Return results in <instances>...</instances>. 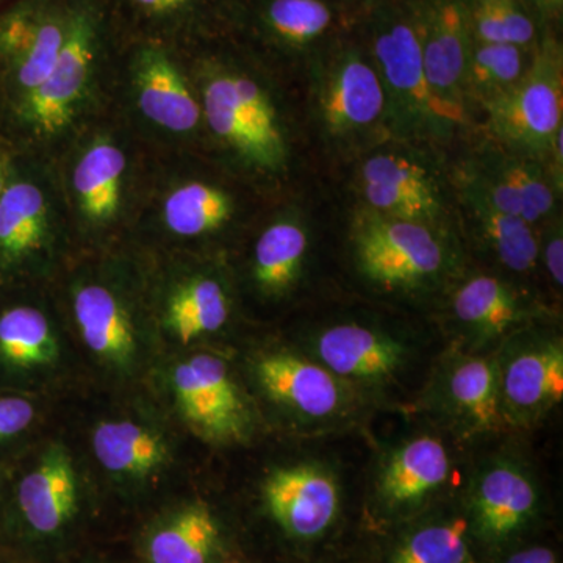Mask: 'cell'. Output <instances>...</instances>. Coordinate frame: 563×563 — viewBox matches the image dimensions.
<instances>
[{"label": "cell", "instance_id": "5bb4252c", "mask_svg": "<svg viewBox=\"0 0 563 563\" xmlns=\"http://www.w3.org/2000/svg\"><path fill=\"white\" fill-rule=\"evenodd\" d=\"M537 504L539 496L528 474L510 463H499L474 487V525L488 542H506L532 520Z\"/></svg>", "mask_w": 563, "mask_h": 563}, {"label": "cell", "instance_id": "d590c367", "mask_svg": "<svg viewBox=\"0 0 563 563\" xmlns=\"http://www.w3.org/2000/svg\"><path fill=\"white\" fill-rule=\"evenodd\" d=\"M49 7H16L0 18V58L13 66L31 47Z\"/></svg>", "mask_w": 563, "mask_h": 563}, {"label": "cell", "instance_id": "f546056e", "mask_svg": "<svg viewBox=\"0 0 563 563\" xmlns=\"http://www.w3.org/2000/svg\"><path fill=\"white\" fill-rule=\"evenodd\" d=\"M309 239L301 225L280 221L262 233L255 246V280L263 290L282 292L290 288L301 273Z\"/></svg>", "mask_w": 563, "mask_h": 563}, {"label": "cell", "instance_id": "8992f818", "mask_svg": "<svg viewBox=\"0 0 563 563\" xmlns=\"http://www.w3.org/2000/svg\"><path fill=\"white\" fill-rule=\"evenodd\" d=\"M174 398L185 421L217 442L242 440L250 417L228 366L214 355L199 354L174 368Z\"/></svg>", "mask_w": 563, "mask_h": 563}, {"label": "cell", "instance_id": "3957f363", "mask_svg": "<svg viewBox=\"0 0 563 563\" xmlns=\"http://www.w3.org/2000/svg\"><path fill=\"white\" fill-rule=\"evenodd\" d=\"M358 268L376 284L390 288L418 287L444 268V250L431 224L363 211L355 224Z\"/></svg>", "mask_w": 563, "mask_h": 563}, {"label": "cell", "instance_id": "1f68e13d", "mask_svg": "<svg viewBox=\"0 0 563 563\" xmlns=\"http://www.w3.org/2000/svg\"><path fill=\"white\" fill-rule=\"evenodd\" d=\"M232 201L220 188L211 185H181L163 207V218L169 231L180 236H198L221 228L231 218Z\"/></svg>", "mask_w": 563, "mask_h": 563}, {"label": "cell", "instance_id": "ba28073f", "mask_svg": "<svg viewBox=\"0 0 563 563\" xmlns=\"http://www.w3.org/2000/svg\"><path fill=\"white\" fill-rule=\"evenodd\" d=\"M426 76L437 98L466 111V68L473 47L465 0H418Z\"/></svg>", "mask_w": 563, "mask_h": 563}, {"label": "cell", "instance_id": "7a4b0ae2", "mask_svg": "<svg viewBox=\"0 0 563 563\" xmlns=\"http://www.w3.org/2000/svg\"><path fill=\"white\" fill-rule=\"evenodd\" d=\"M485 110L504 143L529 157L550 155L563 129L562 47L553 35L539 36L525 76Z\"/></svg>", "mask_w": 563, "mask_h": 563}, {"label": "cell", "instance_id": "e0dca14e", "mask_svg": "<svg viewBox=\"0 0 563 563\" xmlns=\"http://www.w3.org/2000/svg\"><path fill=\"white\" fill-rule=\"evenodd\" d=\"M450 455L440 440L420 437L404 444L385 465L380 476V498L390 507L421 503L442 487L450 476Z\"/></svg>", "mask_w": 563, "mask_h": 563}, {"label": "cell", "instance_id": "30bf717a", "mask_svg": "<svg viewBox=\"0 0 563 563\" xmlns=\"http://www.w3.org/2000/svg\"><path fill=\"white\" fill-rule=\"evenodd\" d=\"M79 481L65 448L54 444L18 487L22 525L41 542L63 536L79 515Z\"/></svg>", "mask_w": 563, "mask_h": 563}, {"label": "cell", "instance_id": "8fae6325", "mask_svg": "<svg viewBox=\"0 0 563 563\" xmlns=\"http://www.w3.org/2000/svg\"><path fill=\"white\" fill-rule=\"evenodd\" d=\"M362 191L369 210L385 217L432 224L443 213L432 177L404 155L377 154L363 163Z\"/></svg>", "mask_w": 563, "mask_h": 563}, {"label": "cell", "instance_id": "ab89813d", "mask_svg": "<svg viewBox=\"0 0 563 563\" xmlns=\"http://www.w3.org/2000/svg\"><path fill=\"white\" fill-rule=\"evenodd\" d=\"M523 2L532 11L536 20H540L543 24L562 20L563 0H523Z\"/></svg>", "mask_w": 563, "mask_h": 563}, {"label": "cell", "instance_id": "484cf974", "mask_svg": "<svg viewBox=\"0 0 563 563\" xmlns=\"http://www.w3.org/2000/svg\"><path fill=\"white\" fill-rule=\"evenodd\" d=\"M448 391L455 410L473 428L488 431L499 424L503 404L495 362L483 357L465 358L451 372Z\"/></svg>", "mask_w": 563, "mask_h": 563}, {"label": "cell", "instance_id": "9a60e30c", "mask_svg": "<svg viewBox=\"0 0 563 563\" xmlns=\"http://www.w3.org/2000/svg\"><path fill=\"white\" fill-rule=\"evenodd\" d=\"M317 354L335 376L383 380L401 368L406 347L373 329L340 324L321 333Z\"/></svg>", "mask_w": 563, "mask_h": 563}, {"label": "cell", "instance_id": "e575fe53", "mask_svg": "<svg viewBox=\"0 0 563 563\" xmlns=\"http://www.w3.org/2000/svg\"><path fill=\"white\" fill-rule=\"evenodd\" d=\"M66 33V14L57 10H47L41 22L40 31L24 55L14 63L18 84L31 92L49 77L58 55H60Z\"/></svg>", "mask_w": 563, "mask_h": 563}, {"label": "cell", "instance_id": "d6a6232c", "mask_svg": "<svg viewBox=\"0 0 563 563\" xmlns=\"http://www.w3.org/2000/svg\"><path fill=\"white\" fill-rule=\"evenodd\" d=\"M473 40L532 49L540 32L523 0H465Z\"/></svg>", "mask_w": 563, "mask_h": 563}, {"label": "cell", "instance_id": "cb8c5ba5", "mask_svg": "<svg viewBox=\"0 0 563 563\" xmlns=\"http://www.w3.org/2000/svg\"><path fill=\"white\" fill-rule=\"evenodd\" d=\"M453 306L455 317L483 339L503 335L526 317L517 292L490 276H477L463 284Z\"/></svg>", "mask_w": 563, "mask_h": 563}, {"label": "cell", "instance_id": "4fadbf2b", "mask_svg": "<svg viewBox=\"0 0 563 563\" xmlns=\"http://www.w3.org/2000/svg\"><path fill=\"white\" fill-rule=\"evenodd\" d=\"M255 376L269 398L303 417H332L344 404L339 376L288 352L262 355L255 362Z\"/></svg>", "mask_w": 563, "mask_h": 563}, {"label": "cell", "instance_id": "f35d334b", "mask_svg": "<svg viewBox=\"0 0 563 563\" xmlns=\"http://www.w3.org/2000/svg\"><path fill=\"white\" fill-rule=\"evenodd\" d=\"M544 262H547L548 272L553 279L555 287L562 288L563 285V236L562 225L559 224L551 232L544 247Z\"/></svg>", "mask_w": 563, "mask_h": 563}, {"label": "cell", "instance_id": "5b68a950", "mask_svg": "<svg viewBox=\"0 0 563 563\" xmlns=\"http://www.w3.org/2000/svg\"><path fill=\"white\" fill-rule=\"evenodd\" d=\"M211 131L262 168H279L285 141L276 110L257 81L240 74L214 76L203 92Z\"/></svg>", "mask_w": 563, "mask_h": 563}, {"label": "cell", "instance_id": "277c9868", "mask_svg": "<svg viewBox=\"0 0 563 563\" xmlns=\"http://www.w3.org/2000/svg\"><path fill=\"white\" fill-rule=\"evenodd\" d=\"M320 120L336 139L369 131L385 114L383 81L362 44L336 38L317 55Z\"/></svg>", "mask_w": 563, "mask_h": 563}, {"label": "cell", "instance_id": "d4e9b609", "mask_svg": "<svg viewBox=\"0 0 563 563\" xmlns=\"http://www.w3.org/2000/svg\"><path fill=\"white\" fill-rule=\"evenodd\" d=\"M124 169V154L107 141L95 144L77 163L74 188L81 209L90 220H109L117 213Z\"/></svg>", "mask_w": 563, "mask_h": 563}, {"label": "cell", "instance_id": "d6986e66", "mask_svg": "<svg viewBox=\"0 0 563 563\" xmlns=\"http://www.w3.org/2000/svg\"><path fill=\"white\" fill-rule=\"evenodd\" d=\"M74 317L84 342L102 361L129 368L136 355L135 333L120 301L101 285H85L74 295Z\"/></svg>", "mask_w": 563, "mask_h": 563}, {"label": "cell", "instance_id": "b9f144b4", "mask_svg": "<svg viewBox=\"0 0 563 563\" xmlns=\"http://www.w3.org/2000/svg\"><path fill=\"white\" fill-rule=\"evenodd\" d=\"M340 10L350 11V13L366 14L374 7L380 3L388 2V0H333Z\"/></svg>", "mask_w": 563, "mask_h": 563}, {"label": "cell", "instance_id": "603a6c76", "mask_svg": "<svg viewBox=\"0 0 563 563\" xmlns=\"http://www.w3.org/2000/svg\"><path fill=\"white\" fill-rule=\"evenodd\" d=\"M99 463L113 474L144 477L168 462L169 450L157 432L133 421H103L92 433Z\"/></svg>", "mask_w": 563, "mask_h": 563}, {"label": "cell", "instance_id": "9c48e42d", "mask_svg": "<svg viewBox=\"0 0 563 563\" xmlns=\"http://www.w3.org/2000/svg\"><path fill=\"white\" fill-rule=\"evenodd\" d=\"M266 509L295 539L322 536L339 514V485L318 466L298 465L274 472L263 484Z\"/></svg>", "mask_w": 563, "mask_h": 563}, {"label": "cell", "instance_id": "6da1fadb", "mask_svg": "<svg viewBox=\"0 0 563 563\" xmlns=\"http://www.w3.org/2000/svg\"><path fill=\"white\" fill-rule=\"evenodd\" d=\"M365 16L366 44L396 131L415 139H444L465 124L466 111L437 98L422 62L418 0H388Z\"/></svg>", "mask_w": 563, "mask_h": 563}, {"label": "cell", "instance_id": "ac0fdd59", "mask_svg": "<svg viewBox=\"0 0 563 563\" xmlns=\"http://www.w3.org/2000/svg\"><path fill=\"white\" fill-rule=\"evenodd\" d=\"M498 209L529 224L554 209L555 196L540 166L518 157H496L473 179Z\"/></svg>", "mask_w": 563, "mask_h": 563}, {"label": "cell", "instance_id": "44dd1931", "mask_svg": "<svg viewBox=\"0 0 563 563\" xmlns=\"http://www.w3.org/2000/svg\"><path fill=\"white\" fill-rule=\"evenodd\" d=\"M220 539V525L213 514L201 504H192L151 529L147 563H210Z\"/></svg>", "mask_w": 563, "mask_h": 563}, {"label": "cell", "instance_id": "4316f807", "mask_svg": "<svg viewBox=\"0 0 563 563\" xmlns=\"http://www.w3.org/2000/svg\"><path fill=\"white\" fill-rule=\"evenodd\" d=\"M229 318V299L217 280L187 282L174 292L166 309V328L180 343L220 331Z\"/></svg>", "mask_w": 563, "mask_h": 563}, {"label": "cell", "instance_id": "8d00e7d4", "mask_svg": "<svg viewBox=\"0 0 563 563\" xmlns=\"http://www.w3.org/2000/svg\"><path fill=\"white\" fill-rule=\"evenodd\" d=\"M35 418V409L27 399L0 398V442L18 435L32 424Z\"/></svg>", "mask_w": 563, "mask_h": 563}, {"label": "cell", "instance_id": "836d02e7", "mask_svg": "<svg viewBox=\"0 0 563 563\" xmlns=\"http://www.w3.org/2000/svg\"><path fill=\"white\" fill-rule=\"evenodd\" d=\"M466 531L462 518L426 526L396 548L391 563H472Z\"/></svg>", "mask_w": 563, "mask_h": 563}, {"label": "cell", "instance_id": "60d3db41", "mask_svg": "<svg viewBox=\"0 0 563 563\" xmlns=\"http://www.w3.org/2000/svg\"><path fill=\"white\" fill-rule=\"evenodd\" d=\"M506 563H559L553 550L544 547L528 548L514 554Z\"/></svg>", "mask_w": 563, "mask_h": 563}, {"label": "cell", "instance_id": "74e56055", "mask_svg": "<svg viewBox=\"0 0 563 563\" xmlns=\"http://www.w3.org/2000/svg\"><path fill=\"white\" fill-rule=\"evenodd\" d=\"M129 2L146 16L172 18L190 10L196 0H129Z\"/></svg>", "mask_w": 563, "mask_h": 563}, {"label": "cell", "instance_id": "2e32d148", "mask_svg": "<svg viewBox=\"0 0 563 563\" xmlns=\"http://www.w3.org/2000/svg\"><path fill=\"white\" fill-rule=\"evenodd\" d=\"M136 91L144 117L172 132H190L201 120V107L173 62L158 49L140 55Z\"/></svg>", "mask_w": 563, "mask_h": 563}, {"label": "cell", "instance_id": "83f0119b", "mask_svg": "<svg viewBox=\"0 0 563 563\" xmlns=\"http://www.w3.org/2000/svg\"><path fill=\"white\" fill-rule=\"evenodd\" d=\"M533 47L473 41L466 68V99H476L485 107L509 91L531 65Z\"/></svg>", "mask_w": 563, "mask_h": 563}, {"label": "cell", "instance_id": "7c38bea8", "mask_svg": "<svg viewBox=\"0 0 563 563\" xmlns=\"http://www.w3.org/2000/svg\"><path fill=\"white\" fill-rule=\"evenodd\" d=\"M503 409L532 422L563 399V347L558 340L529 344L498 366Z\"/></svg>", "mask_w": 563, "mask_h": 563}, {"label": "cell", "instance_id": "f1b7e54d", "mask_svg": "<svg viewBox=\"0 0 563 563\" xmlns=\"http://www.w3.org/2000/svg\"><path fill=\"white\" fill-rule=\"evenodd\" d=\"M46 201L29 181L0 192V251L10 258L38 250L46 233Z\"/></svg>", "mask_w": 563, "mask_h": 563}, {"label": "cell", "instance_id": "4dcf8cb0", "mask_svg": "<svg viewBox=\"0 0 563 563\" xmlns=\"http://www.w3.org/2000/svg\"><path fill=\"white\" fill-rule=\"evenodd\" d=\"M0 355L21 368L49 365L58 355L57 339L40 310L16 307L0 317Z\"/></svg>", "mask_w": 563, "mask_h": 563}, {"label": "cell", "instance_id": "52a82bcc", "mask_svg": "<svg viewBox=\"0 0 563 563\" xmlns=\"http://www.w3.org/2000/svg\"><path fill=\"white\" fill-rule=\"evenodd\" d=\"M98 49V22L90 9L66 13L65 41L46 80L27 92L25 117L40 133L60 132L69 124L84 95Z\"/></svg>", "mask_w": 563, "mask_h": 563}, {"label": "cell", "instance_id": "7bdbcfd3", "mask_svg": "<svg viewBox=\"0 0 563 563\" xmlns=\"http://www.w3.org/2000/svg\"><path fill=\"white\" fill-rule=\"evenodd\" d=\"M3 190H5V188H3V176L2 172H0V192H2Z\"/></svg>", "mask_w": 563, "mask_h": 563}, {"label": "cell", "instance_id": "ffe728a7", "mask_svg": "<svg viewBox=\"0 0 563 563\" xmlns=\"http://www.w3.org/2000/svg\"><path fill=\"white\" fill-rule=\"evenodd\" d=\"M340 13L333 0H262L258 21L280 46L318 55L336 40Z\"/></svg>", "mask_w": 563, "mask_h": 563}, {"label": "cell", "instance_id": "7402d4cb", "mask_svg": "<svg viewBox=\"0 0 563 563\" xmlns=\"http://www.w3.org/2000/svg\"><path fill=\"white\" fill-rule=\"evenodd\" d=\"M463 198L484 242L506 268L517 273L536 268L540 246L532 224L498 209L474 180L466 185Z\"/></svg>", "mask_w": 563, "mask_h": 563}]
</instances>
